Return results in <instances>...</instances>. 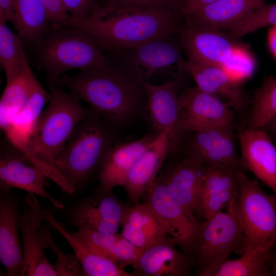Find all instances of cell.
Returning a JSON list of instances; mask_svg holds the SVG:
<instances>
[{
	"label": "cell",
	"instance_id": "1",
	"mask_svg": "<svg viewBox=\"0 0 276 276\" xmlns=\"http://www.w3.org/2000/svg\"><path fill=\"white\" fill-rule=\"evenodd\" d=\"M182 18L169 9H142L101 6L83 19L70 17L64 26L88 33L103 51L110 53L171 37L180 31Z\"/></svg>",
	"mask_w": 276,
	"mask_h": 276
},
{
	"label": "cell",
	"instance_id": "2",
	"mask_svg": "<svg viewBox=\"0 0 276 276\" xmlns=\"http://www.w3.org/2000/svg\"><path fill=\"white\" fill-rule=\"evenodd\" d=\"M51 100L42 111L27 142L18 150L63 192L72 194L76 188L58 165L56 158L78 123L89 111L75 95L55 83H48Z\"/></svg>",
	"mask_w": 276,
	"mask_h": 276
},
{
	"label": "cell",
	"instance_id": "3",
	"mask_svg": "<svg viewBox=\"0 0 276 276\" xmlns=\"http://www.w3.org/2000/svg\"><path fill=\"white\" fill-rule=\"evenodd\" d=\"M55 84L67 88L96 113L115 124L129 117L140 95V85L112 62L104 67L81 70L75 76L63 75Z\"/></svg>",
	"mask_w": 276,
	"mask_h": 276
},
{
	"label": "cell",
	"instance_id": "4",
	"mask_svg": "<svg viewBox=\"0 0 276 276\" xmlns=\"http://www.w3.org/2000/svg\"><path fill=\"white\" fill-rule=\"evenodd\" d=\"M30 47L37 67L44 71L48 83H55L69 70L99 68L111 63L93 38L77 27L51 26Z\"/></svg>",
	"mask_w": 276,
	"mask_h": 276
},
{
	"label": "cell",
	"instance_id": "5",
	"mask_svg": "<svg viewBox=\"0 0 276 276\" xmlns=\"http://www.w3.org/2000/svg\"><path fill=\"white\" fill-rule=\"evenodd\" d=\"M106 125L89 112L76 125L56 162L76 188L98 169L112 146Z\"/></svg>",
	"mask_w": 276,
	"mask_h": 276
},
{
	"label": "cell",
	"instance_id": "6",
	"mask_svg": "<svg viewBox=\"0 0 276 276\" xmlns=\"http://www.w3.org/2000/svg\"><path fill=\"white\" fill-rule=\"evenodd\" d=\"M239 194L237 210L243 230L245 248L261 249L276 244V196L269 195L257 179H250L244 172L237 173Z\"/></svg>",
	"mask_w": 276,
	"mask_h": 276
},
{
	"label": "cell",
	"instance_id": "7",
	"mask_svg": "<svg viewBox=\"0 0 276 276\" xmlns=\"http://www.w3.org/2000/svg\"><path fill=\"white\" fill-rule=\"evenodd\" d=\"M238 196L210 219L200 221L194 240L191 256L197 266V274H202L222 261L233 251L240 252L243 237L237 210Z\"/></svg>",
	"mask_w": 276,
	"mask_h": 276
},
{
	"label": "cell",
	"instance_id": "8",
	"mask_svg": "<svg viewBox=\"0 0 276 276\" xmlns=\"http://www.w3.org/2000/svg\"><path fill=\"white\" fill-rule=\"evenodd\" d=\"M171 37L109 53L111 61L133 82L142 86L154 76L166 73L175 66L182 70L183 59Z\"/></svg>",
	"mask_w": 276,
	"mask_h": 276
},
{
	"label": "cell",
	"instance_id": "9",
	"mask_svg": "<svg viewBox=\"0 0 276 276\" xmlns=\"http://www.w3.org/2000/svg\"><path fill=\"white\" fill-rule=\"evenodd\" d=\"M22 205L19 225L23 261L20 275L57 276L54 264L50 262L44 252L48 244L42 224L45 220L43 209L31 193H28Z\"/></svg>",
	"mask_w": 276,
	"mask_h": 276
},
{
	"label": "cell",
	"instance_id": "10",
	"mask_svg": "<svg viewBox=\"0 0 276 276\" xmlns=\"http://www.w3.org/2000/svg\"><path fill=\"white\" fill-rule=\"evenodd\" d=\"M146 201L168 226L170 236L183 252L191 256L192 249L199 220L189 213L169 192L167 186L157 176L145 194Z\"/></svg>",
	"mask_w": 276,
	"mask_h": 276
},
{
	"label": "cell",
	"instance_id": "11",
	"mask_svg": "<svg viewBox=\"0 0 276 276\" xmlns=\"http://www.w3.org/2000/svg\"><path fill=\"white\" fill-rule=\"evenodd\" d=\"M129 206L112 192L99 188L78 202L72 209L70 220L78 229L89 228L117 233Z\"/></svg>",
	"mask_w": 276,
	"mask_h": 276
},
{
	"label": "cell",
	"instance_id": "12",
	"mask_svg": "<svg viewBox=\"0 0 276 276\" xmlns=\"http://www.w3.org/2000/svg\"><path fill=\"white\" fill-rule=\"evenodd\" d=\"M181 128L195 132L215 127L230 126L234 118L231 107L218 96L197 86L179 96Z\"/></svg>",
	"mask_w": 276,
	"mask_h": 276
},
{
	"label": "cell",
	"instance_id": "13",
	"mask_svg": "<svg viewBox=\"0 0 276 276\" xmlns=\"http://www.w3.org/2000/svg\"><path fill=\"white\" fill-rule=\"evenodd\" d=\"M179 42L191 62L221 65L240 45L219 30L196 27L185 22Z\"/></svg>",
	"mask_w": 276,
	"mask_h": 276
},
{
	"label": "cell",
	"instance_id": "14",
	"mask_svg": "<svg viewBox=\"0 0 276 276\" xmlns=\"http://www.w3.org/2000/svg\"><path fill=\"white\" fill-rule=\"evenodd\" d=\"M205 168L202 160L190 156L171 165L159 175L171 194L191 214L195 215L199 205Z\"/></svg>",
	"mask_w": 276,
	"mask_h": 276
},
{
	"label": "cell",
	"instance_id": "15",
	"mask_svg": "<svg viewBox=\"0 0 276 276\" xmlns=\"http://www.w3.org/2000/svg\"><path fill=\"white\" fill-rule=\"evenodd\" d=\"M191 154L206 165L244 172L237 155L230 126L215 127L195 132L191 143Z\"/></svg>",
	"mask_w": 276,
	"mask_h": 276
},
{
	"label": "cell",
	"instance_id": "16",
	"mask_svg": "<svg viewBox=\"0 0 276 276\" xmlns=\"http://www.w3.org/2000/svg\"><path fill=\"white\" fill-rule=\"evenodd\" d=\"M19 205V200L11 190L1 189L0 260L9 276L20 275L22 265Z\"/></svg>",
	"mask_w": 276,
	"mask_h": 276
},
{
	"label": "cell",
	"instance_id": "17",
	"mask_svg": "<svg viewBox=\"0 0 276 276\" xmlns=\"http://www.w3.org/2000/svg\"><path fill=\"white\" fill-rule=\"evenodd\" d=\"M238 139L241 158L246 169L270 188L276 196V146L260 129L242 131Z\"/></svg>",
	"mask_w": 276,
	"mask_h": 276
},
{
	"label": "cell",
	"instance_id": "18",
	"mask_svg": "<svg viewBox=\"0 0 276 276\" xmlns=\"http://www.w3.org/2000/svg\"><path fill=\"white\" fill-rule=\"evenodd\" d=\"M171 237L143 251L134 267V275L186 276L195 264L193 257L179 251Z\"/></svg>",
	"mask_w": 276,
	"mask_h": 276
},
{
	"label": "cell",
	"instance_id": "19",
	"mask_svg": "<svg viewBox=\"0 0 276 276\" xmlns=\"http://www.w3.org/2000/svg\"><path fill=\"white\" fill-rule=\"evenodd\" d=\"M45 177L19 150L17 154H1V189L11 190L14 188L24 190L48 199L57 209H63V203L46 191Z\"/></svg>",
	"mask_w": 276,
	"mask_h": 276
},
{
	"label": "cell",
	"instance_id": "20",
	"mask_svg": "<svg viewBox=\"0 0 276 276\" xmlns=\"http://www.w3.org/2000/svg\"><path fill=\"white\" fill-rule=\"evenodd\" d=\"M170 146V139L166 132L157 134L146 150L128 172L122 187L128 200L135 204L145 195L157 177Z\"/></svg>",
	"mask_w": 276,
	"mask_h": 276
},
{
	"label": "cell",
	"instance_id": "21",
	"mask_svg": "<svg viewBox=\"0 0 276 276\" xmlns=\"http://www.w3.org/2000/svg\"><path fill=\"white\" fill-rule=\"evenodd\" d=\"M237 172L229 168L206 165L196 214L204 220L209 219L239 195Z\"/></svg>",
	"mask_w": 276,
	"mask_h": 276
},
{
	"label": "cell",
	"instance_id": "22",
	"mask_svg": "<svg viewBox=\"0 0 276 276\" xmlns=\"http://www.w3.org/2000/svg\"><path fill=\"white\" fill-rule=\"evenodd\" d=\"M148 100V109L158 134L167 132L170 145L175 142L179 126L180 101L177 82L171 80L160 85L146 83L143 85Z\"/></svg>",
	"mask_w": 276,
	"mask_h": 276
},
{
	"label": "cell",
	"instance_id": "23",
	"mask_svg": "<svg viewBox=\"0 0 276 276\" xmlns=\"http://www.w3.org/2000/svg\"><path fill=\"white\" fill-rule=\"evenodd\" d=\"M121 226L122 235L144 249L165 240L170 235L166 223L146 202L129 206Z\"/></svg>",
	"mask_w": 276,
	"mask_h": 276
},
{
	"label": "cell",
	"instance_id": "24",
	"mask_svg": "<svg viewBox=\"0 0 276 276\" xmlns=\"http://www.w3.org/2000/svg\"><path fill=\"white\" fill-rule=\"evenodd\" d=\"M157 135L148 134L139 140L112 146L99 169L100 186L109 191L122 186L129 171Z\"/></svg>",
	"mask_w": 276,
	"mask_h": 276
},
{
	"label": "cell",
	"instance_id": "25",
	"mask_svg": "<svg viewBox=\"0 0 276 276\" xmlns=\"http://www.w3.org/2000/svg\"><path fill=\"white\" fill-rule=\"evenodd\" d=\"M182 67L192 76L201 90L222 96L231 107L239 112L243 111L246 98L240 83L234 81L220 65L198 64L184 60Z\"/></svg>",
	"mask_w": 276,
	"mask_h": 276
},
{
	"label": "cell",
	"instance_id": "26",
	"mask_svg": "<svg viewBox=\"0 0 276 276\" xmlns=\"http://www.w3.org/2000/svg\"><path fill=\"white\" fill-rule=\"evenodd\" d=\"M266 0H219L183 18L193 26L214 30L228 29L245 18Z\"/></svg>",
	"mask_w": 276,
	"mask_h": 276
},
{
	"label": "cell",
	"instance_id": "27",
	"mask_svg": "<svg viewBox=\"0 0 276 276\" xmlns=\"http://www.w3.org/2000/svg\"><path fill=\"white\" fill-rule=\"evenodd\" d=\"M45 219L53 229L57 231L65 238L78 258L86 276H132V273L125 271L117 263L105 257L96 254L86 247L63 224L57 221L53 213L44 209Z\"/></svg>",
	"mask_w": 276,
	"mask_h": 276
},
{
	"label": "cell",
	"instance_id": "28",
	"mask_svg": "<svg viewBox=\"0 0 276 276\" xmlns=\"http://www.w3.org/2000/svg\"><path fill=\"white\" fill-rule=\"evenodd\" d=\"M13 25L24 44H33L51 27L41 0H14Z\"/></svg>",
	"mask_w": 276,
	"mask_h": 276
},
{
	"label": "cell",
	"instance_id": "29",
	"mask_svg": "<svg viewBox=\"0 0 276 276\" xmlns=\"http://www.w3.org/2000/svg\"><path fill=\"white\" fill-rule=\"evenodd\" d=\"M273 247L261 249L245 248L240 257L222 261L202 276L272 275L269 258Z\"/></svg>",
	"mask_w": 276,
	"mask_h": 276
},
{
	"label": "cell",
	"instance_id": "30",
	"mask_svg": "<svg viewBox=\"0 0 276 276\" xmlns=\"http://www.w3.org/2000/svg\"><path fill=\"white\" fill-rule=\"evenodd\" d=\"M35 78L27 61L19 73L6 83L0 100V126L2 130L26 104Z\"/></svg>",
	"mask_w": 276,
	"mask_h": 276
},
{
	"label": "cell",
	"instance_id": "31",
	"mask_svg": "<svg viewBox=\"0 0 276 276\" xmlns=\"http://www.w3.org/2000/svg\"><path fill=\"white\" fill-rule=\"evenodd\" d=\"M47 94L36 78L33 81L27 101L22 108L11 119L3 131L29 137L41 114Z\"/></svg>",
	"mask_w": 276,
	"mask_h": 276
},
{
	"label": "cell",
	"instance_id": "32",
	"mask_svg": "<svg viewBox=\"0 0 276 276\" xmlns=\"http://www.w3.org/2000/svg\"><path fill=\"white\" fill-rule=\"evenodd\" d=\"M24 45L18 35L12 32L6 22H0V62L6 83L19 73L27 61Z\"/></svg>",
	"mask_w": 276,
	"mask_h": 276
},
{
	"label": "cell",
	"instance_id": "33",
	"mask_svg": "<svg viewBox=\"0 0 276 276\" xmlns=\"http://www.w3.org/2000/svg\"><path fill=\"white\" fill-rule=\"evenodd\" d=\"M276 114V78L269 77L254 94V107L247 129L264 127Z\"/></svg>",
	"mask_w": 276,
	"mask_h": 276
},
{
	"label": "cell",
	"instance_id": "34",
	"mask_svg": "<svg viewBox=\"0 0 276 276\" xmlns=\"http://www.w3.org/2000/svg\"><path fill=\"white\" fill-rule=\"evenodd\" d=\"M276 26V3L260 6L241 20L228 28V35L238 39L268 26Z\"/></svg>",
	"mask_w": 276,
	"mask_h": 276
},
{
	"label": "cell",
	"instance_id": "35",
	"mask_svg": "<svg viewBox=\"0 0 276 276\" xmlns=\"http://www.w3.org/2000/svg\"><path fill=\"white\" fill-rule=\"evenodd\" d=\"M220 66L234 81L241 83L252 75L256 61L249 50L240 44Z\"/></svg>",
	"mask_w": 276,
	"mask_h": 276
},
{
	"label": "cell",
	"instance_id": "36",
	"mask_svg": "<svg viewBox=\"0 0 276 276\" xmlns=\"http://www.w3.org/2000/svg\"><path fill=\"white\" fill-rule=\"evenodd\" d=\"M72 233L91 252L112 261V248L121 234L103 233L85 228H78L77 232Z\"/></svg>",
	"mask_w": 276,
	"mask_h": 276
},
{
	"label": "cell",
	"instance_id": "37",
	"mask_svg": "<svg viewBox=\"0 0 276 276\" xmlns=\"http://www.w3.org/2000/svg\"><path fill=\"white\" fill-rule=\"evenodd\" d=\"M52 229L49 223L48 225L43 226L48 247L51 249L57 256L54 264L57 276L84 275L83 268L76 255L65 252L56 244L52 236Z\"/></svg>",
	"mask_w": 276,
	"mask_h": 276
},
{
	"label": "cell",
	"instance_id": "38",
	"mask_svg": "<svg viewBox=\"0 0 276 276\" xmlns=\"http://www.w3.org/2000/svg\"><path fill=\"white\" fill-rule=\"evenodd\" d=\"M144 250L125 238L121 234L112 248V259L123 269L128 266L134 268Z\"/></svg>",
	"mask_w": 276,
	"mask_h": 276
},
{
	"label": "cell",
	"instance_id": "39",
	"mask_svg": "<svg viewBox=\"0 0 276 276\" xmlns=\"http://www.w3.org/2000/svg\"><path fill=\"white\" fill-rule=\"evenodd\" d=\"M106 5L142 9H174V0H100Z\"/></svg>",
	"mask_w": 276,
	"mask_h": 276
},
{
	"label": "cell",
	"instance_id": "40",
	"mask_svg": "<svg viewBox=\"0 0 276 276\" xmlns=\"http://www.w3.org/2000/svg\"><path fill=\"white\" fill-rule=\"evenodd\" d=\"M63 1L71 17L75 19L88 17L101 6L100 0Z\"/></svg>",
	"mask_w": 276,
	"mask_h": 276
},
{
	"label": "cell",
	"instance_id": "41",
	"mask_svg": "<svg viewBox=\"0 0 276 276\" xmlns=\"http://www.w3.org/2000/svg\"><path fill=\"white\" fill-rule=\"evenodd\" d=\"M41 1L47 10L51 27L64 26L71 16L65 7L63 1Z\"/></svg>",
	"mask_w": 276,
	"mask_h": 276
},
{
	"label": "cell",
	"instance_id": "42",
	"mask_svg": "<svg viewBox=\"0 0 276 276\" xmlns=\"http://www.w3.org/2000/svg\"><path fill=\"white\" fill-rule=\"evenodd\" d=\"M219 0H174L176 11L182 18L195 11Z\"/></svg>",
	"mask_w": 276,
	"mask_h": 276
},
{
	"label": "cell",
	"instance_id": "43",
	"mask_svg": "<svg viewBox=\"0 0 276 276\" xmlns=\"http://www.w3.org/2000/svg\"><path fill=\"white\" fill-rule=\"evenodd\" d=\"M14 19V0H0V22Z\"/></svg>",
	"mask_w": 276,
	"mask_h": 276
},
{
	"label": "cell",
	"instance_id": "44",
	"mask_svg": "<svg viewBox=\"0 0 276 276\" xmlns=\"http://www.w3.org/2000/svg\"><path fill=\"white\" fill-rule=\"evenodd\" d=\"M267 41L269 48L276 58V26L271 27L269 29L267 35Z\"/></svg>",
	"mask_w": 276,
	"mask_h": 276
},
{
	"label": "cell",
	"instance_id": "45",
	"mask_svg": "<svg viewBox=\"0 0 276 276\" xmlns=\"http://www.w3.org/2000/svg\"><path fill=\"white\" fill-rule=\"evenodd\" d=\"M269 265L272 275L276 276V244L271 250L269 258Z\"/></svg>",
	"mask_w": 276,
	"mask_h": 276
},
{
	"label": "cell",
	"instance_id": "46",
	"mask_svg": "<svg viewBox=\"0 0 276 276\" xmlns=\"http://www.w3.org/2000/svg\"><path fill=\"white\" fill-rule=\"evenodd\" d=\"M272 132L276 134V114L265 126Z\"/></svg>",
	"mask_w": 276,
	"mask_h": 276
}]
</instances>
